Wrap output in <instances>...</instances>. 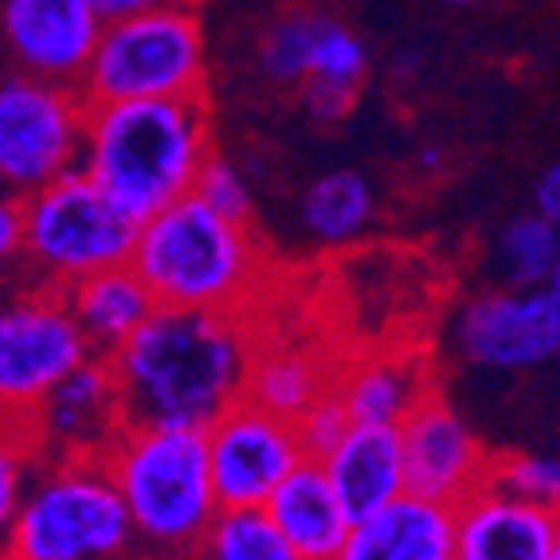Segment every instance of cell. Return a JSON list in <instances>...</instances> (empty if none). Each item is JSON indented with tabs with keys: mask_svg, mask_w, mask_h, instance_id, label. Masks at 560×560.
Segmentation results:
<instances>
[{
	"mask_svg": "<svg viewBox=\"0 0 560 560\" xmlns=\"http://www.w3.org/2000/svg\"><path fill=\"white\" fill-rule=\"evenodd\" d=\"M130 267L158 306L243 314L259 290L262 247L252 224H235L192 192L141 220Z\"/></svg>",
	"mask_w": 560,
	"mask_h": 560,
	"instance_id": "3957f363",
	"label": "cell"
},
{
	"mask_svg": "<svg viewBox=\"0 0 560 560\" xmlns=\"http://www.w3.org/2000/svg\"><path fill=\"white\" fill-rule=\"evenodd\" d=\"M440 4H451V9H467V4H478V0H440Z\"/></svg>",
	"mask_w": 560,
	"mask_h": 560,
	"instance_id": "d590c367",
	"label": "cell"
},
{
	"mask_svg": "<svg viewBox=\"0 0 560 560\" xmlns=\"http://www.w3.org/2000/svg\"><path fill=\"white\" fill-rule=\"evenodd\" d=\"M494 255L502 279L517 290L560 282V228L552 220H541L537 212L514 215L498 232Z\"/></svg>",
	"mask_w": 560,
	"mask_h": 560,
	"instance_id": "cb8c5ba5",
	"label": "cell"
},
{
	"mask_svg": "<svg viewBox=\"0 0 560 560\" xmlns=\"http://www.w3.org/2000/svg\"><path fill=\"white\" fill-rule=\"evenodd\" d=\"M255 337L243 314L158 306L106 361L126 423L200 428L243 396Z\"/></svg>",
	"mask_w": 560,
	"mask_h": 560,
	"instance_id": "6da1fadb",
	"label": "cell"
},
{
	"mask_svg": "<svg viewBox=\"0 0 560 560\" xmlns=\"http://www.w3.org/2000/svg\"><path fill=\"white\" fill-rule=\"evenodd\" d=\"M28 428L39 458H103L114 435L126 428L110 361L86 357L79 369H71L32 408Z\"/></svg>",
	"mask_w": 560,
	"mask_h": 560,
	"instance_id": "5bb4252c",
	"label": "cell"
},
{
	"mask_svg": "<svg viewBox=\"0 0 560 560\" xmlns=\"http://www.w3.org/2000/svg\"><path fill=\"white\" fill-rule=\"evenodd\" d=\"M133 232L138 224L103 197L83 168L20 200V259L39 275V287L67 290L86 275L130 262Z\"/></svg>",
	"mask_w": 560,
	"mask_h": 560,
	"instance_id": "52a82bcc",
	"label": "cell"
},
{
	"mask_svg": "<svg viewBox=\"0 0 560 560\" xmlns=\"http://www.w3.org/2000/svg\"><path fill=\"white\" fill-rule=\"evenodd\" d=\"M36 463L39 451L32 443L28 416H0V541L9 533L20 498L28 490Z\"/></svg>",
	"mask_w": 560,
	"mask_h": 560,
	"instance_id": "83f0119b",
	"label": "cell"
},
{
	"mask_svg": "<svg viewBox=\"0 0 560 560\" xmlns=\"http://www.w3.org/2000/svg\"><path fill=\"white\" fill-rule=\"evenodd\" d=\"M20 262V200L0 192V271Z\"/></svg>",
	"mask_w": 560,
	"mask_h": 560,
	"instance_id": "4dcf8cb0",
	"label": "cell"
},
{
	"mask_svg": "<svg viewBox=\"0 0 560 560\" xmlns=\"http://www.w3.org/2000/svg\"><path fill=\"white\" fill-rule=\"evenodd\" d=\"M552 560H560V557H552Z\"/></svg>",
	"mask_w": 560,
	"mask_h": 560,
	"instance_id": "8d00e7d4",
	"label": "cell"
},
{
	"mask_svg": "<svg viewBox=\"0 0 560 560\" xmlns=\"http://www.w3.org/2000/svg\"><path fill=\"white\" fill-rule=\"evenodd\" d=\"M91 357L83 334L51 287L0 299V416H32L71 369Z\"/></svg>",
	"mask_w": 560,
	"mask_h": 560,
	"instance_id": "9c48e42d",
	"label": "cell"
},
{
	"mask_svg": "<svg viewBox=\"0 0 560 560\" xmlns=\"http://www.w3.org/2000/svg\"><path fill=\"white\" fill-rule=\"evenodd\" d=\"M165 560H208L200 549H192V552H180V557H165Z\"/></svg>",
	"mask_w": 560,
	"mask_h": 560,
	"instance_id": "e575fe53",
	"label": "cell"
},
{
	"mask_svg": "<svg viewBox=\"0 0 560 560\" xmlns=\"http://www.w3.org/2000/svg\"><path fill=\"white\" fill-rule=\"evenodd\" d=\"M0 541L4 560H121L133 529L103 458H39Z\"/></svg>",
	"mask_w": 560,
	"mask_h": 560,
	"instance_id": "5b68a950",
	"label": "cell"
},
{
	"mask_svg": "<svg viewBox=\"0 0 560 560\" xmlns=\"http://www.w3.org/2000/svg\"><path fill=\"white\" fill-rule=\"evenodd\" d=\"M486 482L505 490L510 498L537 505L560 502V463L541 451H514V455H490Z\"/></svg>",
	"mask_w": 560,
	"mask_h": 560,
	"instance_id": "4316f807",
	"label": "cell"
},
{
	"mask_svg": "<svg viewBox=\"0 0 560 560\" xmlns=\"http://www.w3.org/2000/svg\"><path fill=\"white\" fill-rule=\"evenodd\" d=\"M262 514L302 560H334L346 533L353 529V517L337 502L318 458H302L262 502Z\"/></svg>",
	"mask_w": 560,
	"mask_h": 560,
	"instance_id": "ac0fdd59",
	"label": "cell"
},
{
	"mask_svg": "<svg viewBox=\"0 0 560 560\" xmlns=\"http://www.w3.org/2000/svg\"><path fill=\"white\" fill-rule=\"evenodd\" d=\"M404 455V490L428 502L458 505L486 482L490 451L475 435L458 408L431 388L416 408L396 423Z\"/></svg>",
	"mask_w": 560,
	"mask_h": 560,
	"instance_id": "7c38bea8",
	"label": "cell"
},
{
	"mask_svg": "<svg viewBox=\"0 0 560 560\" xmlns=\"http://www.w3.org/2000/svg\"><path fill=\"white\" fill-rule=\"evenodd\" d=\"M329 384H334V376H326V369L302 349L255 346L252 369L243 381V400H252L255 408L271 411L279 420H294L302 408H310L322 393H329Z\"/></svg>",
	"mask_w": 560,
	"mask_h": 560,
	"instance_id": "603a6c76",
	"label": "cell"
},
{
	"mask_svg": "<svg viewBox=\"0 0 560 560\" xmlns=\"http://www.w3.org/2000/svg\"><path fill=\"white\" fill-rule=\"evenodd\" d=\"M369 75V47L349 28L346 20L318 12L314 39H310V63L302 79V106L318 126H337L353 114Z\"/></svg>",
	"mask_w": 560,
	"mask_h": 560,
	"instance_id": "44dd1931",
	"label": "cell"
},
{
	"mask_svg": "<svg viewBox=\"0 0 560 560\" xmlns=\"http://www.w3.org/2000/svg\"><path fill=\"white\" fill-rule=\"evenodd\" d=\"M106 16L94 0H0V39L24 75L79 86Z\"/></svg>",
	"mask_w": 560,
	"mask_h": 560,
	"instance_id": "4fadbf2b",
	"label": "cell"
},
{
	"mask_svg": "<svg viewBox=\"0 0 560 560\" xmlns=\"http://www.w3.org/2000/svg\"><path fill=\"white\" fill-rule=\"evenodd\" d=\"M329 393L341 400L349 423H396L431 393L428 364L411 353H369L334 376Z\"/></svg>",
	"mask_w": 560,
	"mask_h": 560,
	"instance_id": "ffe728a7",
	"label": "cell"
},
{
	"mask_svg": "<svg viewBox=\"0 0 560 560\" xmlns=\"http://www.w3.org/2000/svg\"><path fill=\"white\" fill-rule=\"evenodd\" d=\"M560 557L557 505L510 498L482 482L455 505V560H552Z\"/></svg>",
	"mask_w": 560,
	"mask_h": 560,
	"instance_id": "9a60e30c",
	"label": "cell"
},
{
	"mask_svg": "<svg viewBox=\"0 0 560 560\" xmlns=\"http://www.w3.org/2000/svg\"><path fill=\"white\" fill-rule=\"evenodd\" d=\"M529 212H537L541 220L560 224V165L557 161L545 165L541 173H537V180H533V208Z\"/></svg>",
	"mask_w": 560,
	"mask_h": 560,
	"instance_id": "1f68e13d",
	"label": "cell"
},
{
	"mask_svg": "<svg viewBox=\"0 0 560 560\" xmlns=\"http://www.w3.org/2000/svg\"><path fill=\"white\" fill-rule=\"evenodd\" d=\"M205 75V20L192 9V0H185L106 20L75 91L86 106L133 98H200Z\"/></svg>",
	"mask_w": 560,
	"mask_h": 560,
	"instance_id": "8992f818",
	"label": "cell"
},
{
	"mask_svg": "<svg viewBox=\"0 0 560 560\" xmlns=\"http://www.w3.org/2000/svg\"><path fill=\"white\" fill-rule=\"evenodd\" d=\"M334 560H455V505L400 494L357 517Z\"/></svg>",
	"mask_w": 560,
	"mask_h": 560,
	"instance_id": "2e32d148",
	"label": "cell"
},
{
	"mask_svg": "<svg viewBox=\"0 0 560 560\" xmlns=\"http://www.w3.org/2000/svg\"><path fill=\"white\" fill-rule=\"evenodd\" d=\"M200 552L208 560H302L271 517L262 514V505L220 510L200 537Z\"/></svg>",
	"mask_w": 560,
	"mask_h": 560,
	"instance_id": "d4e9b609",
	"label": "cell"
},
{
	"mask_svg": "<svg viewBox=\"0 0 560 560\" xmlns=\"http://www.w3.org/2000/svg\"><path fill=\"white\" fill-rule=\"evenodd\" d=\"M318 12L287 9L262 28L259 36V71L275 86H302L310 63V39H314Z\"/></svg>",
	"mask_w": 560,
	"mask_h": 560,
	"instance_id": "484cf974",
	"label": "cell"
},
{
	"mask_svg": "<svg viewBox=\"0 0 560 560\" xmlns=\"http://www.w3.org/2000/svg\"><path fill=\"white\" fill-rule=\"evenodd\" d=\"M290 423H294V435H299V447L306 458H322L349 431V416L334 393H322L318 400L310 404V408H302Z\"/></svg>",
	"mask_w": 560,
	"mask_h": 560,
	"instance_id": "f546056e",
	"label": "cell"
},
{
	"mask_svg": "<svg viewBox=\"0 0 560 560\" xmlns=\"http://www.w3.org/2000/svg\"><path fill=\"white\" fill-rule=\"evenodd\" d=\"M346 514L369 517L404 490L400 431L384 423H349V431L318 458Z\"/></svg>",
	"mask_w": 560,
	"mask_h": 560,
	"instance_id": "e0dca14e",
	"label": "cell"
},
{
	"mask_svg": "<svg viewBox=\"0 0 560 560\" xmlns=\"http://www.w3.org/2000/svg\"><path fill=\"white\" fill-rule=\"evenodd\" d=\"M103 463L126 505L133 541L161 560L200 549V537L220 514L205 431L126 423L103 451Z\"/></svg>",
	"mask_w": 560,
	"mask_h": 560,
	"instance_id": "277c9868",
	"label": "cell"
},
{
	"mask_svg": "<svg viewBox=\"0 0 560 560\" xmlns=\"http://www.w3.org/2000/svg\"><path fill=\"white\" fill-rule=\"evenodd\" d=\"M208 153L212 114L205 94L86 106L79 168L133 224L185 197Z\"/></svg>",
	"mask_w": 560,
	"mask_h": 560,
	"instance_id": "7a4b0ae2",
	"label": "cell"
},
{
	"mask_svg": "<svg viewBox=\"0 0 560 560\" xmlns=\"http://www.w3.org/2000/svg\"><path fill=\"white\" fill-rule=\"evenodd\" d=\"M455 346L478 369L529 373L560 349V282L498 287L467 299L455 314Z\"/></svg>",
	"mask_w": 560,
	"mask_h": 560,
	"instance_id": "30bf717a",
	"label": "cell"
},
{
	"mask_svg": "<svg viewBox=\"0 0 560 560\" xmlns=\"http://www.w3.org/2000/svg\"><path fill=\"white\" fill-rule=\"evenodd\" d=\"M86 103L75 86L0 75V188L24 200L47 180L79 168Z\"/></svg>",
	"mask_w": 560,
	"mask_h": 560,
	"instance_id": "ba28073f",
	"label": "cell"
},
{
	"mask_svg": "<svg viewBox=\"0 0 560 560\" xmlns=\"http://www.w3.org/2000/svg\"><path fill=\"white\" fill-rule=\"evenodd\" d=\"M188 192H192L200 205L212 208L215 215L235 220V224H252V208H255L252 185H247V177L240 173V165H232V161L220 158V153H208Z\"/></svg>",
	"mask_w": 560,
	"mask_h": 560,
	"instance_id": "f1b7e54d",
	"label": "cell"
},
{
	"mask_svg": "<svg viewBox=\"0 0 560 560\" xmlns=\"http://www.w3.org/2000/svg\"><path fill=\"white\" fill-rule=\"evenodd\" d=\"M420 165L423 168H440V150H435V145H428V150L420 153Z\"/></svg>",
	"mask_w": 560,
	"mask_h": 560,
	"instance_id": "836d02e7",
	"label": "cell"
},
{
	"mask_svg": "<svg viewBox=\"0 0 560 560\" xmlns=\"http://www.w3.org/2000/svg\"><path fill=\"white\" fill-rule=\"evenodd\" d=\"M205 447L220 510L262 505L275 486L306 458L294 423L255 408L243 396L205 428Z\"/></svg>",
	"mask_w": 560,
	"mask_h": 560,
	"instance_id": "8fae6325",
	"label": "cell"
},
{
	"mask_svg": "<svg viewBox=\"0 0 560 560\" xmlns=\"http://www.w3.org/2000/svg\"><path fill=\"white\" fill-rule=\"evenodd\" d=\"M59 294H63L67 314H71V322L83 334L91 357H110L158 310L153 294L133 275L130 262H118V267L86 275V279L71 282Z\"/></svg>",
	"mask_w": 560,
	"mask_h": 560,
	"instance_id": "d6986e66",
	"label": "cell"
},
{
	"mask_svg": "<svg viewBox=\"0 0 560 560\" xmlns=\"http://www.w3.org/2000/svg\"><path fill=\"white\" fill-rule=\"evenodd\" d=\"M161 4H185V0H94V9L110 16H126V12H141V9H161Z\"/></svg>",
	"mask_w": 560,
	"mask_h": 560,
	"instance_id": "d6a6232c",
	"label": "cell"
},
{
	"mask_svg": "<svg viewBox=\"0 0 560 560\" xmlns=\"http://www.w3.org/2000/svg\"><path fill=\"white\" fill-rule=\"evenodd\" d=\"M299 215L302 228L326 247L361 240L376 215L373 180L364 177L361 168H329L306 185Z\"/></svg>",
	"mask_w": 560,
	"mask_h": 560,
	"instance_id": "7402d4cb",
	"label": "cell"
}]
</instances>
